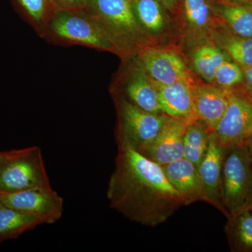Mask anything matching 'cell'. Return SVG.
Masks as SVG:
<instances>
[{
    "label": "cell",
    "mask_w": 252,
    "mask_h": 252,
    "mask_svg": "<svg viewBox=\"0 0 252 252\" xmlns=\"http://www.w3.org/2000/svg\"><path fill=\"white\" fill-rule=\"evenodd\" d=\"M107 195L112 208L144 225H157L185 205L162 166L126 145L119 146Z\"/></svg>",
    "instance_id": "1"
},
{
    "label": "cell",
    "mask_w": 252,
    "mask_h": 252,
    "mask_svg": "<svg viewBox=\"0 0 252 252\" xmlns=\"http://www.w3.org/2000/svg\"><path fill=\"white\" fill-rule=\"evenodd\" d=\"M40 36L57 44H78L122 56L108 33L84 9L56 11Z\"/></svg>",
    "instance_id": "2"
},
{
    "label": "cell",
    "mask_w": 252,
    "mask_h": 252,
    "mask_svg": "<svg viewBox=\"0 0 252 252\" xmlns=\"http://www.w3.org/2000/svg\"><path fill=\"white\" fill-rule=\"evenodd\" d=\"M87 12L108 33L122 53L128 58L149 42L139 26L131 0H87Z\"/></svg>",
    "instance_id": "3"
},
{
    "label": "cell",
    "mask_w": 252,
    "mask_h": 252,
    "mask_svg": "<svg viewBox=\"0 0 252 252\" xmlns=\"http://www.w3.org/2000/svg\"><path fill=\"white\" fill-rule=\"evenodd\" d=\"M221 195L230 216L249 207L252 200V160L248 146L224 148Z\"/></svg>",
    "instance_id": "4"
},
{
    "label": "cell",
    "mask_w": 252,
    "mask_h": 252,
    "mask_svg": "<svg viewBox=\"0 0 252 252\" xmlns=\"http://www.w3.org/2000/svg\"><path fill=\"white\" fill-rule=\"evenodd\" d=\"M115 98L119 146H130L140 152L153 142L170 117L144 111L117 94Z\"/></svg>",
    "instance_id": "5"
},
{
    "label": "cell",
    "mask_w": 252,
    "mask_h": 252,
    "mask_svg": "<svg viewBox=\"0 0 252 252\" xmlns=\"http://www.w3.org/2000/svg\"><path fill=\"white\" fill-rule=\"evenodd\" d=\"M41 149L27 147L0 170V193L51 187Z\"/></svg>",
    "instance_id": "6"
},
{
    "label": "cell",
    "mask_w": 252,
    "mask_h": 252,
    "mask_svg": "<svg viewBox=\"0 0 252 252\" xmlns=\"http://www.w3.org/2000/svg\"><path fill=\"white\" fill-rule=\"evenodd\" d=\"M0 203L40 220L43 224H53L61 220L64 200L52 187L0 193Z\"/></svg>",
    "instance_id": "7"
},
{
    "label": "cell",
    "mask_w": 252,
    "mask_h": 252,
    "mask_svg": "<svg viewBox=\"0 0 252 252\" xmlns=\"http://www.w3.org/2000/svg\"><path fill=\"white\" fill-rule=\"evenodd\" d=\"M213 132L223 148L246 145L252 138V102L231 92L228 108Z\"/></svg>",
    "instance_id": "8"
},
{
    "label": "cell",
    "mask_w": 252,
    "mask_h": 252,
    "mask_svg": "<svg viewBox=\"0 0 252 252\" xmlns=\"http://www.w3.org/2000/svg\"><path fill=\"white\" fill-rule=\"evenodd\" d=\"M149 77L160 84L189 81L188 69L182 58L170 50L142 46L132 55Z\"/></svg>",
    "instance_id": "9"
},
{
    "label": "cell",
    "mask_w": 252,
    "mask_h": 252,
    "mask_svg": "<svg viewBox=\"0 0 252 252\" xmlns=\"http://www.w3.org/2000/svg\"><path fill=\"white\" fill-rule=\"evenodd\" d=\"M132 57L133 61L126 67L119 83L120 94H116L144 111L153 114H163L153 80L137 60L133 56Z\"/></svg>",
    "instance_id": "10"
},
{
    "label": "cell",
    "mask_w": 252,
    "mask_h": 252,
    "mask_svg": "<svg viewBox=\"0 0 252 252\" xmlns=\"http://www.w3.org/2000/svg\"><path fill=\"white\" fill-rule=\"evenodd\" d=\"M215 0H180L176 11H179L183 23L187 42L198 46L215 29L218 21L215 11Z\"/></svg>",
    "instance_id": "11"
},
{
    "label": "cell",
    "mask_w": 252,
    "mask_h": 252,
    "mask_svg": "<svg viewBox=\"0 0 252 252\" xmlns=\"http://www.w3.org/2000/svg\"><path fill=\"white\" fill-rule=\"evenodd\" d=\"M190 120L169 117L153 142L139 152L161 166L182 158L184 157V137Z\"/></svg>",
    "instance_id": "12"
},
{
    "label": "cell",
    "mask_w": 252,
    "mask_h": 252,
    "mask_svg": "<svg viewBox=\"0 0 252 252\" xmlns=\"http://www.w3.org/2000/svg\"><path fill=\"white\" fill-rule=\"evenodd\" d=\"M231 92L218 86L191 85L194 115L212 132L228 108Z\"/></svg>",
    "instance_id": "13"
},
{
    "label": "cell",
    "mask_w": 252,
    "mask_h": 252,
    "mask_svg": "<svg viewBox=\"0 0 252 252\" xmlns=\"http://www.w3.org/2000/svg\"><path fill=\"white\" fill-rule=\"evenodd\" d=\"M224 151L215 132H212L208 149L198 167L203 184L205 198L220 207H223L221 180Z\"/></svg>",
    "instance_id": "14"
},
{
    "label": "cell",
    "mask_w": 252,
    "mask_h": 252,
    "mask_svg": "<svg viewBox=\"0 0 252 252\" xmlns=\"http://www.w3.org/2000/svg\"><path fill=\"white\" fill-rule=\"evenodd\" d=\"M167 180L179 192L185 205L205 198V190L198 168L185 158L162 166Z\"/></svg>",
    "instance_id": "15"
},
{
    "label": "cell",
    "mask_w": 252,
    "mask_h": 252,
    "mask_svg": "<svg viewBox=\"0 0 252 252\" xmlns=\"http://www.w3.org/2000/svg\"><path fill=\"white\" fill-rule=\"evenodd\" d=\"M153 82L163 114L169 117L187 119L195 118L190 81H180L166 85Z\"/></svg>",
    "instance_id": "16"
},
{
    "label": "cell",
    "mask_w": 252,
    "mask_h": 252,
    "mask_svg": "<svg viewBox=\"0 0 252 252\" xmlns=\"http://www.w3.org/2000/svg\"><path fill=\"white\" fill-rule=\"evenodd\" d=\"M131 3L136 20L149 42L164 32L168 23V10L160 0H131Z\"/></svg>",
    "instance_id": "17"
},
{
    "label": "cell",
    "mask_w": 252,
    "mask_h": 252,
    "mask_svg": "<svg viewBox=\"0 0 252 252\" xmlns=\"http://www.w3.org/2000/svg\"><path fill=\"white\" fill-rule=\"evenodd\" d=\"M215 11L218 21L225 23L232 32L252 38V4L215 0Z\"/></svg>",
    "instance_id": "18"
},
{
    "label": "cell",
    "mask_w": 252,
    "mask_h": 252,
    "mask_svg": "<svg viewBox=\"0 0 252 252\" xmlns=\"http://www.w3.org/2000/svg\"><path fill=\"white\" fill-rule=\"evenodd\" d=\"M210 39L235 63L243 67H252V38L225 32H212Z\"/></svg>",
    "instance_id": "19"
},
{
    "label": "cell",
    "mask_w": 252,
    "mask_h": 252,
    "mask_svg": "<svg viewBox=\"0 0 252 252\" xmlns=\"http://www.w3.org/2000/svg\"><path fill=\"white\" fill-rule=\"evenodd\" d=\"M43 225L40 220L0 203V243Z\"/></svg>",
    "instance_id": "20"
},
{
    "label": "cell",
    "mask_w": 252,
    "mask_h": 252,
    "mask_svg": "<svg viewBox=\"0 0 252 252\" xmlns=\"http://www.w3.org/2000/svg\"><path fill=\"white\" fill-rule=\"evenodd\" d=\"M212 131L197 118L190 119L184 137V158L198 167L210 142Z\"/></svg>",
    "instance_id": "21"
},
{
    "label": "cell",
    "mask_w": 252,
    "mask_h": 252,
    "mask_svg": "<svg viewBox=\"0 0 252 252\" xmlns=\"http://www.w3.org/2000/svg\"><path fill=\"white\" fill-rule=\"evenodd\" d=\"M191 59L195 70L210 84H213L215 72L220 64L230 60L220 48L207 42L197 46Z\"/></svg>",
    "instance_id": "22"
},
{
    "label": "cell",
    "mask_w": 252,
    "mask_h": 252,
    "mask_svg": "<svg viewBox=\"0 0 252 252\" xmlns=\"http://www.w3.org/2000/svg\"><path fill=\"white\" fill-rule=\"evenodd\" d=\"M15 6L23 18L39 36L56 12L51 0H13Z\"/></svg>",
    "instance_id": "23"
},
{
    "label": "cell",
    "mask_w": 252,
    "mask_h": 252,
    "mask_svg": "<svg viewBox=\"0 0 252 252\" xmlns=\"http://www.w3.org/2000/svg\"><path fill=\"white\" fill-rule=\"evenodd\" d=\"M232 243L240 251H252V210L245 207L230 216Z\"/></svg>",
    "instance_id": "24"
},
{
    "label": "cell",
    "mask_w": 252,
    "mask_h": 252,
    "mask_svg": "<svg viewBox=\"0 0 252 252\" xmlns=\"http://www.w3.org/2000/svg\"><path fill=\"white\" fill-rule=\"evenodd\" d=\"M244 79L243 70L238 63L228 60L217 69L213 83H216L220 87L229 89L241 83Z\"/></svg>",
    "instance_id": "25"
},
{
    "label": "cell",
    "mask_w": 252,
    "mask_h": 252,
    "mask_svg": "<svg viewBox=\"0 0 252 252\" xmlns=\"http://www.w3.org/2000/svg\"><path fill=\"white\" fill-rule=\"evenodd\" d=\"M54 7L59 10H80L86 7L87 0H51Z\"/></svg>",
    "instance_id": "26"
},
{
    "label": "cell",
    "mask_w": 252,
    "mask_h": 252,
    "mask_svg": "<svg viewBox=\"0 0 252 252\" xmlns=\"http://www.w3.org/2000/svg\"><path fill=\"white\" fill-rule=\"evenodd\" d=\"M23 149H12V150L0 152V170L6 162L19 155L22 152Z\"/></svg>",
    "instance_id": "27"
},
{
    "label": "cell",
    "mask_w": 252,
    "mask_h": 252,
    "mask_svg": "<svg viewBox=\"0 0 252 252\" xmlns=\"http://www.w3.org/2000/svg\"><path fill=\"white\" fill-rule=\"evenodd\" d=\"M160 1L167 8L168 11L173 13L176 11L180 0H160Z\"/></svg>",
    "instance_id": "28"
},
{
    "label": "cell",
    "mask_w": 252,
    "mask_h": 252,
    "mask_svg": "<svg viewBox=\"0 0 252 252\" xmlns=\"http://www.w3.org/2000/svg\"><path fill=\"white\" fill-rule=\"evenodd\" d=\"M244 76L248 85L252 89V67H243Z\"/></svg>",
    "instance_id": "29"
},
{
    "label": "cell",
    "mask_w": 252,
    "mask_h": 252,
    "mask_svg": "<svg viewBox=\"0 0 252 252\" xmlns=\"http://www.w3.org/2000/svg\"><path fill=\"white\" fill-rule=\"evenodd\" d=\"M224 1L238 3V4H252V0H224Z\"/></svg>",
    "instance_id": "30"
},
{
    "label": "cell",
    "mask_w": 252,
    "mask_h": 252,
    "mask_svg": "<svg viewBox=\"0 0 252 252\" xmlns=\"http://www.w3.org/2000/svg\"><path fill=\"white\" fill-rule=\"evenodd\" d=\"M248 146L249 152H250V156H251L252 160V138L251 140H249L248 144H246Z\"/></svg>",
    "instance_id": "31"
},
{
    "label": "cell",
    "mask_w": 252,
    "mask_h": 252,
    "mask_svg": "<svg viewBox=\"0 0 252 252\" xmlns=\"http://www.w3.org/2000/svg\"><path fill=\"white\" fill-rule=\"evenodd\" d=\"M249 207H250V208H251L252 210V200L251 203H250V205H249Z\"/></svg>",
    "instance_id": "32"
}]
</instances>
